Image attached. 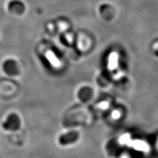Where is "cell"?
I'll return each instance as SVG.
<instances>
[{"mask_svg": "<svg viewBox=\"0 0 158 158\" xmlns=\"http://www.w3.org/2000/svg\"><path fill=\"white\" fill-rule=\"evenodd\" d=\"M3 127L5 129L9 131H16L21 127V121L16 114L9 115L7 119L4 121Z\"/></svg>", "mask_w": 158, "mask_h": 158, "instance_id": "2", "label": "cell"}, {"mask_svg": "<svg viewBox=\"0 0 158 158\" xmlns=\"http://www.w3.org/2000/svg\"><path fill=\"white\" fill-rule=\"evenodd\" d=\"M79 138L80 135L78 132L71 131L62 133L58 138V142L62 146H67L75 144L79 140Z\"/></svg>", "mask_w": 158, "mask_h": 158, "instance_id": "1", "label": "cell"}, {"mask_svg": "<svg viewBox=\"0 0 158 158\" xmlns=\"http://www.w3.org/2000/svg\"><path fill=\"white\" fill-rule=\"evenodd\" d=\"M3 69L9 75H13L16 73V67L15 64L12 61H7L4 63Z\"/></svg>", "mask_w": 158, "mask_h": 158, "instance_id": "3", "label": "cell"}]
</instances>
